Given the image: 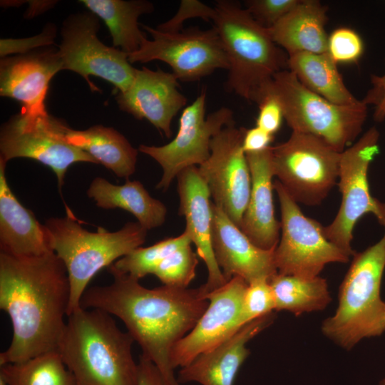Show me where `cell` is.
<instances>
[{
	"label": "cell",
	"instance_id": "6da1fadb",
	"mask_svg": "<svg viewBox=\"0 0 385 385\" xmlns=\"http://www.w3.org/2000/svg\"><path fill=\"white\" fill-rule=\"evenodd\" d=\"M111 284L87 289L81 307L98 309L120 319L170 385H180L174 374L171 354L175 346L195 327L209 301L200 287L167 285L150 289L126 274L108 270Z\"/></svg>",
	"mask_w": 385,
	"mask_h": 385
},
{
	"label": "cell",
	"instance_id": "7a4b0ae2",
	"mask_svg": "<svg viewBox=\"0 0 385 385\" xmlns=\"http://www.w3.org/2000/svg\"><path fill=\"white\" fill-rule=\"evenodd\" d=\"M69 299L67 271L53 252L19 257L0 251V308L13 330L0 366L58 350Z\"/></svg>",
	"mask_w": 385,
	"mask_h": 385
},
{
	"label": "cell",
	"instance_id": "3957f363",
	"mask_svg": "<svg viewBox=\"0 0 385 385\" xmlns=\"http://www.w3.org/2000/svg\"><path fill=\"white\" fill-rule=\"evenodd\" d=\"M134 342L108 313L81 307L67 317L58 351L76 385H138Z\"/></svg>",
	"mask_w": 385,
	"mask_h": 385
},
{
	"label": "cell",
	"instance_id": "277c9868",
	"mask_svg": "<svg viewBox=\"0 0 385 385\" xmlns=\"http://www.w3.org/2000/svg\"><path fill=\"white\" fill-rule=\"evenodd\" d=\"M214 7L213 27L230 64L225 88L257 104L274 76L288 68V56L239 2L218 0Z\"/></svg>",
	"mask_w": 385,
	"mask_h": 385
},
{
	"label": "cell",
	"instance_id": "5b68a950",
	"mask_svg": "<svg viewBox=\"0 0 385 385\" xmlns=\"http://www.w3.org/2000/svg\"><path fill=\"white\" fill-rule=\"evenodd\" d=\"M43 225L51 250L67 271L70 286L68 316L81 307L82 297L92 278L103 268L141 247L148 231L138 222H130L115 232L102 227L90 232L80 225L72 212L64 217L49 218Z\"/></svg>",
	"mask_w": 385,
	"mask_h": 385
},
{
	"label": "cell",
	"instance_id": "8992f818",
	"mask_svg": "<svg viewBox=\"0 0 385 385\" xmlns=\"http://www.w3.org/2000/svg\"><path fill=\"white\" fill-rule=\"evenodd\" d=\"M385 228V227H384ZM385 270V232L376 243L355 253L341 284L334 314L324 319V336L345 349L385 332L381 286Z\"/></svg>",
	"mask_w": 385,
	"mask_h": 385
},
{
	"label": "cell",
	"instance_id": "52a82bcc",
	"mask_svg": "<svg viewBox=\"0 0 385 385\" xmlns=\"http://www.w3.org/2000/svg\"><path fill=\"white\" fill-rule=\"evenodd\" d=\"M279 102L284 118L293 132L314 135L342 153L361 133L367 117V106L334 104L309 91L289 70L277 73L264 89Z\"/></svg>",
	"mask_w": 385,
	"mask_h": 385
},
{
	"label": "cell",
	"instance_id": "ba28073f",
	"mask_svg": "<svg viewBox=\"0 0 385 385\" xmlns=\"http://www.w3.org/2000/svg\"><path fill=\"white\" fill-rule=\"evenodd\" d=\"M71 128L46 110L21 111L4 123L0 130V160L7 163L17 158H31L49 167L56 174L60 191L70 165L98 162L72 145L67 135Z\"/></svg>",
	"mask_w": 385,
	"mask_h": 385
},
{
	"label": "cell",
	"instance_id": "9c48e42d",
	"mask_svg": "<svg viewBox=\"0 0 385 385\" xmlns=\"http://www.w3.org/2000/svg\"><path fill=\"white\" fill-rule=\"evenodd\" d=\"M271 150L274 176L297 203L319 205L339 179L342 153L314 135L292 131Z\"/></svg>",
	"mask_w": 385,
	"mask_h": 385
},
{
	"label": "cell",
	"instance_id": "30bf717a",
	"mask_svg": "<svg viewBox=\"0 0 385 385\" xmlns=\"http://www.w3.org/2000/svg\"><path fill=\"white\" fill-rule=\"evenodd\" d=\"M379 133L371 127L341 154L339 188L342 201L337 215L329 225L323 227L327 239L349 256L353 230L357 221L371 213L385 227V203L373 197L368 182L369 167L379 153Z\"/></svg>",
	"mask_w": 385,
	"mask_h": 385
},
{
	"label": "cell",
	"instance_id": "8fae6325",
	"mask_svg": "<svg viewBox=\"0 0 385 385\" xmlns=\"http://www.w3.org/2000/svg\"><path fill=\"white\" fill-rule=\"evenodd\" d=\"M281 211V237L274 249L277 273L318 277L329 263H346L350 256L327 239L323 226L304 215L282 184L274 181Z\"/></svg>",
	"mask_w": 385,
	"mask_h": 385
},
{
	"label": "cell",
	"instance_id": "7c38bea8",
	"mask_svg": "<svg viewBox=\"0 0 385 385\" xmlns=\"http://www.w3.org/2000/svg\"><path fill=\"white\" fill-rule=\"evenodd\" d=\"M142 27L152 36L128 55L130 63L158 60L172 69L178 81L193 82L218 69H229V61L216 29L190 27L168 33L149 26Z\"/></svg>",
	"mask_w": 385,
	"mask_h": 385
},
{
	"label": "cell",
	"instance_id": "4fadbf2b",
	"mask_svg": "<svg viewBox=\"0 0 385 385\" xmlns=\"http://www.w3.org/2000/svg\"><path fill=\"white\" fill-rule=\"evenodd\" d=\"M98 20L91 11L72 14L64 20L58 48L63 70L81 75L93 91L99 89L90 81V76L106 80L123 92L132 83L136 68L129 62L128 53L107 46L98 38Z\"/></svg>",
	"mask_w": 385,
	"mask_h": 385
},
{
	"label": "cell",
	"instance_id": "5bb4252c",
	"mask_svg": "<svg viewBox=\"0 0 385 385\" xmlns=\"http://www.w3.org/2000/svg\"><path fill=\"white\" fill-rule=\"evenodd\" d=\"M206 88H202L194 101L183 109L177 134L170 142L161 146L139 145L138 151L151 157L162 168L156 188L166 190L183 170L204 163L210 155L212 138L235 122L233 111L227 107L206 116Z\"/></svg>",
	"mask_w": 385,
	"mask_h": 385
},
{
	"label": "cell",
	"instance_id": "9a60e30c",
	"mask_svg": "<svg viewBox=\"0 0 385 385\" xmlns=\"http://www.w3.org/2000/svg\"><path fill=\"white\" fill-rule=\"evenodd\" d=\"M245 128L233 122L225 126L210 143V155L197 169L213 203L240 229L252 188L251 173L242 149Z\"/></svg>",
	"mask_w": 385,
	"mask_h": 385
},
{
	"label": "cell",
	"instance_id": "2e32d148",
	"mask_svg": "<svg viewBox=\"0 0 385 385\" xmlns=\"http://www.w3.org/2000/svg\"><path fill=\"white\" fill-rule=\"evenodd\" d=\"M247 285L243 279L234 277L205 295L209 301L207 309L173 350L174 369L188 366L198 355L216 347L242 327L240 315Z\"/></svg>",
	"mask_w": 385,
	"mask_h": 385
},
{
	"label": "cell",
	"instance_id": "e0dca14e",
	"mask_svg": "<svg viewBox=\"0 0 385 385\" xmlns=\"http://www.w3.org/2000/svg\"><path fill=\"white\" fill-rule=\"evenodd\" d=\"M179 81L171 72L146 67L137 69L127 90L119 92V108L135 118L146 119L167 138L173 134V118L185 107L187 98L179 91Z\"/></svg>",
	"mask_w": 385,
	"mask_h": 385
},
{
	"label": "cell",
	"instance_id": "ac0fdd59",
	"mask_svg": "<svg viewBox=\"0 0 385 385\" xmlns=\"http://www.w3.org/2000/svg\"><path fill=\"white\" fill-rule=\"evenodd\" d=\"M176 178L180 200L178 213L185 217V231L195 245L197 256L207 267V279L200 286L206 295L228 282L219 267L213 252L211 195L197 166L183 170Z\"/></svg>",
	"mask_w": 385,
	"mask_h": 385
},
{
	"label": "cell",
	"instance_id": "d6986e66",
	"mask_svg": "<svg viewBox=\"0 0 385 385\" xmlns=\"http://www.w3.org/2000/svg\"><path fill=\"white\" fill-rule=\"evenodd\" d=\"M61 70L63 64L58 51L51 46L1 58L0 95L20 102L21 111H45L50 81Z\"/></svg>",
	"mask_w": 385,
	"mask_h": 385
},
{
	"label": "cell",
	"instance_id": "ffe728a7",
	"mask_svg": "<svg viewBox=\"0 0 385 385\" xmlns=\"http://www.w3.org/2000/svg\"><path fill=\"white\" fill-rule=\"evenodd\" d=\"M212 240L217 263L225 279L234 277L247 284L270 279L277 273L274 250H265L253 244L225 212L213 202Z\"/></svg>",
	"mask_w": 385,
	"mask_h": 385
},
{
	"label": "cell",
	"instance_id": "44dd1931",
	"mask_svg": "<svg viewBox=\"0 0 385 385\" xmlns=\"http://www.w3.org/2000/svg\"><path fill=\"white\" fill-rule=\"evenodd\" d=\"M274 312L250 322L216 347L200 354L180 368L178 381L202 385H233L235 376L250 351L247 342L272 324Z\"/></svg>",
	"mask_w": 385,
	"mask_h": 385
},
{
	"label": "cell",
	"instance_id": "7402d4cb",
	"mask_svg": "<svg viewBox=\"0 0 385 385\" xmlns=\"http://www.w3.org/2000/svg\"><path fill=\"white\" fill-rule=\"evenodd\" d=\"M271 147L260 153L246 154L252 188L240 226L249 240L265 250L276 248L281 230V223L274 214Z\"/></svg>",
	"mask_w": 385,
	"mask_h": 385
},
{
	"label": "cell",
	"instance_id": "603a6c76",
	"mask_svg": "<svg viewBox=\"0 0 385 385\" xmlns=\"http://www.w3.org/2000/svg\"><path fill=\"white\" fill-rule=\"evenodd\" d=\"M6 165L0 160L1 252L19 257H38L52 252L44 225L11 191L5 175Z\"/></svg>",
	"mask_w": 385,
	"mask_h": 385
},
{
	"label": "cell",
	"instance_id": "cb8c5ba5",
	"mask_svg": "<svg viewBox=\"0 0 385 385\" xmlns=\"http://www.w3.org/2000/svg\"><path fill=\"white\" fill-rule=\"evenodd\" d=\"M327 7L319 1L299 0L289 12L267 29L274 42L284 49L287 56L300 52L327 53Z\"/></svg>",
	"mask_w": 385,
	"mask_h": 385
},
{
	"label": "cell",
	"instance_id": "d4e9b609",
	"mask_svg": "<svg viewBox=\"0 0 385 385\" xmlns=\"http://www.w3.org/2000/svg\"><path fill=\"white\" fill-rule=\"evenodd\" d=\"M87 195L99 207L129 212L147 230L161 226L165 220V205L151 197L138 180H126L123 185H114L97 177L90 184Z\"/></svg>",
	"mask_w": 385,
	"mask_h": 385
},
{
	"label": "cell",
	"instance_id": "484cf974",
	"mask_svg": "<svg viewBox=\"0 0 385 385\" xmlns=\"http://www.w3.org/2000/svg\"><path fill=\"white\" fill-rule=\"evenodd\" d=\"M67 138L118 177L128 180L135 173L138 150L115 129L102 125L83 130L71 128Z\"/></svg>",
	"mask_w": 385,
	"mask_h": 385
},
{
	"label": "cell",
	"instance_id": "4316f807",
	"mask_svg": "<svg viewBox=\"0 0 385 385\" xmlns=\"http://www.w3.org/2000/svg\"><path fill=\"white\" fill-rule=\"evenodd\" d=\"M287 67L303 86L334 104L352 106L361 103L345 86L337 63L328 52L288 56Z\"/></svg>",
	"mask_w": 385,
	"mask_h": 385
},
{
	"label": "cell",
	"instance_id": "83f0119b",
	"mask_svg": "<svg viewBox=\"0 0 385 385\" xmlns=\"http://www.w3.org/2000/svg\"><path fill=\"white\" fill-rule=\"evenodd\" d=\"M89 11L101 18L109 29L113 47L128 55L137 51L146 38L140 30L138 18L153 11L145 0H81Z\"/></svg>",
	"mask_w": 385,
	"mask_h": 385
},
{
	"label": "cell",
	"instance_id": "f1b7e54d",
	"mask_svg": "<svg viewBox=\"0 0 385 385\" xmlns=\"http://www.w3.org/2000/svg\"><path fill=\"white\" fill-rule=\"evenodd\" d=\"M274 299V311L295 315L325 309L332 297L325 279L302 278L277 273L269 280Z\"/></svg>",
	"mask_w": 385,
	"mask_h": 385
},
{
	"label": "cell",
	"instance_id": "f546056e",
	"mask_svg": "<svg viewBox=\"0 0 385 385\" xmlns=\"http://www.w3.org/2000/svg\"><path fill=\"white\" fill-rule=\"evenodd\" d=\"M0 366V376L9 385H76L58 350Z\"/></svg>",
	"mask_w": 385,
	"mask_h": 385
},
{
	"label": "cell",
	"instance_id": "4dcf8cb0",
	"mask_svg": "<svg viewBox=\"0 0 385 385\" xmlns=\"http://www.w3.org/2000/svg\"><path fill=\"white\" fill-rule=\"evenodd\" d=\"M191 243L190 235L184 231L178 237L164 239L151 246L139 247L118 260L108 269L140 280L148 274H153L156 267L169 255Z\"/></svg>",
	"mask_w": 385,
	"mask_h": 385
},
{
	"label": "cell",
	"instance_id": "1f68e13d",
	"mask_svg": "<svg viewBox=\"0 0 385 385\" xmlns=\"http://www.w3.org/2000/svg\"><path fill=\"white\" fill-rule=\"evenodd\" d=\"M197 264V255L192 250L191 244H188L165 258L153 274L156 276L163 285L188 288L195 277Z\"/></svg>",
	"mask_w": 385,
	"mask_h": 385
},
{
	"label": "cell",
	"instance_id": "d6a6232c",
	"mask_svg": "<svg viewBox=\"0 0 385 385\" xmlns=\"http://www.w3.org/2000/svg\"><path fill=\"white\" fill-rule=\"evenodd\" d=\"M274 311V299L269 280L260 279L249 283L243 297L242 326Z\"/></svg>",
	"mask_w": 385,
	"mask_h": 385
},
{
	"label": "cell",
	"instance_id": "836d02e7",
	"mask_svg": "<svg viewBox=\"0 0 385 385\" xmlns=\"http://www.w3.org/2000/svg\"><path fill=\"white\" fill-rule=\"evenodd\" d=\"M364 51V43L354 30L341 27L328 36V53L335 63H352L358 61Z\"/></svg>",
	"mask_w": 385,
	"mask_h": 385
},
{
	"label": "cell",
	"instance_id": "e575fe53",
	"mask_svg": "<svg viewBox=\"0 0 385 385\" xmlns=\"http://www.w3.org/2000/svg\"><path fill=\"white\" fill-rule=\"evenodd\" d=\"M299 0H247L245 8L262 26L270 28L289 12Z\"/></svg>",
	"mask_w": 385,
	"mask_h": 385
},
{
	"label": "cell",
	"instance_id": "d590c367",
	"mask_svg": "<svg viewBox=\"0 0 385 385\" xmlns=\"http://www.w3.org/2000/svg\"><path fill=\"white\" fill-rule=\"evenodd\" d=\"M215 9L198 0L180 1L176 14L169 20L158 25L157 29L168 33H175L183 30L185 21L192 18H200L212 21L215 16Z\"/></svg>",
	"mask_w": 385,
	"mask_h": 385
},
{
	"label": "cell",
	"instance_id": "8d00e7d4",
	"mask_svg": "<svg viewBox=\"0 0 385 385\" xmlns=\"http://www.w3.org/2000/svg\"><path fill=\"white\" fill-rule=\"evenodd\" d=\"M56 35V26L46 25L41 33L25 38H1L0 41L1 58L9 55L24 54L36 49L51 46L54 43Z\"/></svg>",
	"mask_w": 385,
	"mask_h": 385
},
{
	"label": "cell",
	"instance_id": "74e56055",
	"mask_svg": "<svg viewBox=\"0 0 385 385\" xmlns=\"http://www.w3.org/2000/svg\"><path fill=\"white\" fill-rule=\"evenodd\" d=\"M257 105L259 112L256 126L274 135L279 130L284 118L279 102L272 95L267 94Z\"/></svg>",
	"mask_w": 385,
	"mask_h": 385
},
{
	"label": "cell",
	"instance_id": "f35d334b",
	"mask_svg": "<svg viewBox=\"0 0 385 385\" xmlns=\"http://www.w3.org/2000/svg\"><path fill=\"white\" fill-rule=\"evenodd\" d=\"M371 87L367 91L362 102L374 107V119L377 122L385 120V73L382 76H371Z\"/></svg>",
	"mask_w": 385,
	"mask_h": 385
},
{
	"label": "cell",
	"instance_id": "ab89813d",
	"mask_svg": "<svg viewBox=\"0 0 385 385\" xmlns=\"http://www.w3.org/2000/svg\"><path fill=\"white\" fill-rule=\"evenodd\" d=\"M274 139L271 135L257 126L245 130L242 149L245 154L262 152L270 146Z\"/></svg>",
	"mask_w": 385,
	"mask_h": 385
},
{
	"label": "cell",
	"instance_id": "60d3db41",
	"mask_svg": "<svg viewBox=\"0 0 385 385\" xmlns=\"http://www.w3.org/2000/svg\"><path fill=\"white\" fill-rule=\"evenodd\" d=\"M138 366V385H170L158 367L142 354L140 356Z\"/></svg>",
	"mask_w": 385,
	"mask_h": 385
},
{
	"label": "cell",
	"instance_id": "b9f144b4",
	"mask_svg": "<svg viewBox=\"0 0 385 385\" xmlns=\"http://www.w3.org/2000/svg\"><path fill=\"white\" fill-rule=\"evenodd\" d=\"M0 385H9L4 378L0 376Z\"/></svg>",
	"mask_w": 385,
	"mask_h": 385
},
{
	"label": "cell",
	"instance_id": "7bdbcfd3",
	"mask_svg": "<svg viewBox=\"0 0 385 385\" xmlns=\"http://www.w3.org/2000/svg\"><path fill=\"white\" fill-rule=\"evenodd\" d=\"M379 385H385V377L379 381Z\"/></svg>",
	"mask_w": 385,
	"mask_h": 385
},
{
	"label": "cell",
	"instance_id": "ee69618b",
	"mask_svg": "<svg viewBox=\"0 0 385 385\" xmlns=\"http://www.w3.org/2000/svg\"><path fill=\"white\" fill-rule=\"evenodd\" d=\"M384 327H385V319H384Z\"/></svg>",
	"mask_w": 385,
	"mask_h": 385
}]
</instances>
